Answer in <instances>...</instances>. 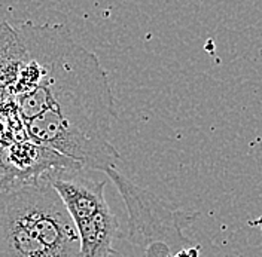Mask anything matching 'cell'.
Wrapping results in <instances>:
<instances>
[{"mask_svg":"<svg viewBox=\"0 0 262 257\" xmlns=\"http://www.w3.org/2000/svg\"><path fill=\"white\" fill-rule=\"evenodd\" d=\"M12 27L26 52L11 86L21 121L45 116L111 142L115 98L97 55L79 45L64 24L24 21Z\"/></svg>","mask_w":262,"mask_h":257,"instance_id":"cell-1","label":"cell"},{"mask_svg":"<svg viewBox=\"0 0 262 257\" xmlns=\"http://www.w3.org/2000/svg\"><path fill=\"white\" fill-rule=\"evenodd\" d=\"M0 201L54 257H81L76 226L47 181L0 191Z\"/></svg>","mask_w":262,"mask_h":257,"instance_id":"cell-2","label":"cell"},{"mask_svg":"<svg viewBox=\"0 0 262 257\" xmlns=\"http://www.w3.org/2000/svg\"><path fill=\"white\" fill-rule=\"evenodd\" d=\"M104 174L112 180L128 214V240L134 245L143 247L161 242L171 251L191 247L183 229L192 225L198 219V213H188L174 208L160 199L157 195L137 186L124 177L118 170H107Z\"/></svg>","mask_w":262,"mask_h":257,"instance_id":"cell-3","label":"cell"},{"mask_svg":"<svg viewBox=\"0 0 262 257\" xmlns=\"http://www.w3.org/2000/svg\"><path fill=\"white\" fill-rule=\"evenodd\" d=\"M69 168L82 167L73 159L29 138L14 142L5 147L0 155V191L36 186L51 171Z\"/></svg>","mask_w":262,"mask_h":257,"instance_id":"cell-4","label":"cell"},{"mask_svg":"<svg viewBox=\"0 0 262 257\" xmlns=\"http://www.w3.org/2000/svg\"><path fill=\"white\" fill-rule=\"evenodd\" d=\"M43 181L60 196L75 226L109 208L104 198L106 180L93 177L91 171L83 168L57 170L48 173Z\"/></svg>","mask_w":262,"mask_h":257,"instance_id":"cell-5","label":"cell"},{"mask_svg":"<svg viewBox=\"0 0 262 257\" xmlns=\"http://www.w3.org/2000/svg\"><path fill=\"white\" fill-rule=\"evenodd\" d=\"M81 244V257L116 256L114 242L119 235V222L111 207L76 225Z\"/></svg>","mask_w":262,"mask_h":257,"instance_id":"cell-6","label":"cell"},{"mask_svg":"<svg viewBox=\"0 0 262 257\" xmlns=\"http://www.w3.org/2000/svg\"><path fill=\"white\" fill-rule=\"evenodd\" d=\"M0 257H54L0 201Z\"/></svg>","mask_w":262,"mask_h":257,"instance_id":"cell-7","label":"cell"},{"mask_svg":"<svg viewBox=\"0 0 262 257\" xmlns=\"http://www.w3.org/2000/svg\"><path fill=\"white\" fill-rule=\"evenodd\" d=\"M26 52L12 24L0 22V88L12 86L19 67L24 63Z\"/></svg>","mask_w":262,"mask_h":257,"instance_id":"cell-8","label":"cell"},{"mask_svg":"<svg viewBox=\"0 0 262 257\" xmlns=\"http://www.w3.org/2000/svg\"><path fill=\"white\" fill-rule=\"evenodd\" d=\"M171 257H200V247H188V248H182L178 250Z\"/></svg>","mask_w":262,"mask_h":257,"instance_id":"cell-9","label":"cell"},{"mask_svg":"<svg viewBox=\"0 0 262 257\" xmlns=\"http://www.w3.org/2000/svg\"><path fill=\"white\" fill-rule=\"evenodd\" d=\"M5 147H8V146H5L0 143V155H2V152H3V149H5Z\"/></svg>","mask_w":262,"mask_h":257,"instance_id":"cell-10","label":"cell"}]
</instances>
